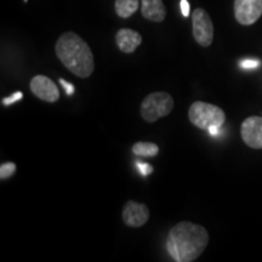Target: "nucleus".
Here are the masks:
<instances>
[{"label": "nucleus", "instance_id": "f257e3e1", "mask_svg": "<svg viewBox=\"0 0 262 262\" xmlns=\"http://www.w3.org/2000/svg\"><path fill=\"white\" fill-rule=\"evenodd\" d=\"M209 244L208 231L201 225L188 221L179 222L170 229L166 249L176 262L195 261Z\"/></svg>", "mask_w": 262, "mask_h": 262}, {"label": "nucleus", "instance_id": "f03ea898", "mask_svg": "<svg viewBox=\"0 0 262 262\" xmlns=\"http://www.w3.org/2000/svg\"><path fill=\"white\" fill-rule=\"evenodd\" d=\"M55 51L64 67L77 77L85 79L94 73L93 51L77 33H63L56 41Z\"/></svg>", "mask_w": 262, "mask_h": 262}, {"label": "nucleus", "instance_id": "7ed1b4c3", "mask_svg": "<svg viewBox=\"0 0 262 262\" xmlns=\"http://www.w3.org/2000/svg\"><path fill=\"white\" fill-rule=\"evenodd\" d=\"M189 122L198 129L209 131L211 127H221L226 122V114L215 104L195 101L188 110Z\"/></svg>", "mask_w": 262, "mask_h": 262}, {"label": "nucleus", "instance_id": "20e7f679", "mask_svg": "<svg viewBox=\"0 0 262 262\" xmlns=\"http://www.w3.org/2000/svg\"><path fill=\"white\" fill-rule=\"evenodd\" d=\"M173 108V98L165 91H157L143 98L141 102V117L147 123H156L160 118L169 116Z\"/></svg>", "mask_w": 262, "mask_h": 262}, {"label": "nucleus", "instance_id": "39448f33", "mask_svg": "<svg viewBox=\"0 0 262 262\" xmlns=\"http://www.w3.org/2000/svg\"><path fill=\"white\" fill-rule=\"evenodd\" d=\"M193 37L201 47H210L214 39V25L204 9H195L192 14Z\"/></svg>", "mask_w": 262, "mask_h": 262}, {"label": "nucleus", "instance_id": "423d86ee", "mask_svg": "<svg viewBox=\"0 0 262 262\" xmlns=\"http://www.w3.org/2000/svg\"><path fill=\"white\" fill-rule=\"evenodd\" d=\"M261 15L262 0H234V16L241 25H254Z\"/></svg>", "mask_w": 262, "mask_h": 262}, {"label": "nucleus", "instance_id": "0eeeda50", "mask_svg": "<svg viewBox=\"0 0 262 262\" xmlns=\"http://www.w3.org/2000/svg\"><path fill=\"white\" fill-rule=\"evenodd\" d=\"M123 221L127 227L139 228L148 221L149 209L146 204L129 201L125 203L123 208Z\"/></svg>", "mask_w": 262, "mask_h": 262}, {"label": "nucleus", "instance_id": "6e6552de", "mask_svg": "<svg viewBox=\"0 0 262 262\" xmlns=\"http://www.w3.org/2000/svg\"><path fill=\"white\" fill-rule=\"evenodd\" d=\"M31 91L41 101L49 103L56 102L60 98V90L57 85L50 78L41 74L35 75L31 80Z\"/></svg>", "mask_w": 262, "mask_h": 262}, {"label": "nucleus", "instance_id": "1a4fd4ad", "mask_svg": "<svg viewBox=\"0 0 262 262\" xmlns=\"http://www.w3.org/2000/svg\"><path fill=\"white\" fill-rule=\"evenodd\" d=\"M245 145L254 149H262V117H249L241 127Z\"/></svg>", "mask_w": 262, "mask_h": 262}, {"label": "nucleus", "instance_id": "9d476101", "mask_svg": "<svg viewBox=\"0 0 262 262\" xmlns=\"http://www.w3.org/2000/svg\"><path fill=\"white\" fill-rule=\"evenodd\" d=\"M116 42L120 51L125 54H133L142 42V35L134 29L122 28L117 33Z\"/></svg>", "mask_w": 262, "mask_h": 262}, {"label": "nucleus", "instance_id": "9b49d317", "mask_svg": "<svg viewBox=\"0 0 262 262\" xmlns=\"http://www.w3.org/2000/svg\"><path fill=\"white\" fill-rule=\"evenodd\" d=\"M141 12L146 19L163 22L166 16V8L163 0H141Z\"/></svg>", "mask_w": 262, "mask_h": 262}, {"label": "nucleus", "instance_id": "f8f14e48", "mask_svg": "<svg viewBox=\"0 0 262 262\" xmlns=\"http://www.w3.org/2000/svg\"><path fill=\"white\" fill-rule=\"evenodd\" d=\"M139 0H116L114 9L117 15L122 18H127L133 16L139 10Z\"/></svg>", "mask_w": 262, "mask_h": 262}, {"label": "nucleus", "instance_id": "ddd939ff", "mask_svg": "<svg viewBox=\"0 0 262 262\" xmlns=\"http://www.w3.org/2000/svg\"><path fill=\"white\" fill-rule=\"evenodd\" d=\"M133 153L139 157H155L159 153V147L153 142L140 141L133 146Z\"/></svg>", "mask_w": 262, "mask_h": 262}, {"label": "nucleus", "instance_id": "4468645a", "mask_svg": "<svg viewBox=\"0 0 262 262\" xmlns=\"http://www.w3.org/2000/svg\"><path fill=\"white\" fill-rule=\"evenodd\" d=\"M15 172H16V164L15 163H12V162L4 163V164H2V166H0V179L2 180H6V179L11 178Z\"/></svg>", "mask_w": 262, "mask_h": 262}, {"label": "nucleus", "instance_id": "2eb2a0df", "mask_svg": "<svg viewBox=\"0 0 262 262\" xmlns=\"http://www.w3.org/2000/svg\"><path fill=\"white\" fill-rule=\"evenodd\" d=\"M258 66H260V61L256 60H244L241 62V67L245 70H253V68H257Z\"/></svg>", "mask_w": 262, "mask_h": 262}, {"label": "nucleus", "instance_id": "dca6fc26", "mask_svg": "<svg viewBox=\"0 0 262 262\" xmlns=\"http://www.w3.org/2000/svg\"><path fill=\"white\" fill-rule=\"evenodd\" d=\"M137 166H139L140 169V172L142 173L143 176H147V175H150V173L153 172V166L149 165V164H137Z\"/></svg>", "mask_w": 262, "mask_h": 262}, {"label": "nucleus", "instance_id": "f3484780", "mask_svg": "<svg viewBox=\"0 0 262 262\" xmlns=\"http://www.w3.org/2000/svg\"><path fill=\"white\" fill-rule=\"evenodd\" d=\"M21 98H22V93L17 91V93H15L14 95H12V96L4 98V100H3V103H4V104H11L14 102H17V101L21 100Z\"/></svg>", "mask_w": 262, "mask_h": 262}, {"label": "nucleus", "instance_id": "a211bd4d", "mask_svg": "<svg viewBox=\"0 0 262 262\" xmlns=\"http://www.w3.org/2000/svg\"><path fill=\"white\" fill-rule=\"evenodd\" d=\"M180 5H181L182 15L185 16V17H188L189 11H191V5H189V3L187 0H181V2H180Z\"/></svg>", "mask_w": 262, "mask_h": 262}, {"label": "nucleus", "instance_id": "6ab92c4d", "mask_svg": "<svg viewBox=\"0 0 262 262\" xmlns=\"http://www.w3.org/2000/svg\"><path fill=\"white\" fill-rule=\"evenodd\" d=\"M60 83L62 84V86L66 88V91H67L68 95H72V94L74 93V86H73V85H70V84L67 83V81H64L63 79H61Z\"/></svg>", "mask_w": 262, "mask_h": 262}]
</instances>
